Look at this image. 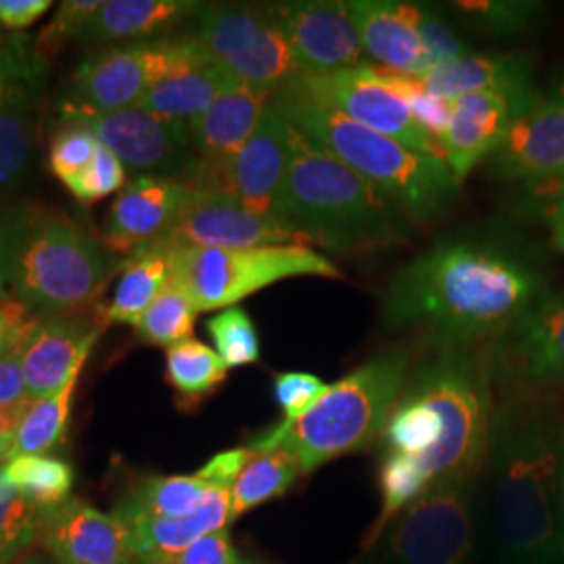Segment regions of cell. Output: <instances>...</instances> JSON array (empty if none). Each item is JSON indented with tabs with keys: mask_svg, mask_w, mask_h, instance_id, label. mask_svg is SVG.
<instances>
[{
	"mask_svg": "<svg viewBox=\"0 0 564 564\" xmlns=\"http://www.w3.org/2000/svg\"><path fill=\"white\" fill-rule=\"evenodd\" d=\"M197 314L191 300L170 281L162 295L142 314L134 330L142 343L170 349L172 345L191 339Z\"/></svg>",
	"mask_w": 564,
	"mask_h": 564,
	"instance_id": "d590c367",
	"label": "cell"
},
{
	"mask_svg": "<svg viewBox=\"0 0 564 564\" xmlns=\"http://www.w3.org/2000/svg\"><path fill=\"white\" fill-rule=\"evenodd\" d=\"M207 330L216 343V351L228 368L249 366L260 360V335L251 316L239 307H228L216 314Z\"/></svg>",
	"mask_w": 564,
	"mask_h": 564,
	"instance_id": "f35d334b",
	"label": "cell"
},
{
	"mask_svg": "<svg viewBox=\"0 0 564 564\" xmlns=\"http://www.w3.org/2000/svg\"><path fill=\"white\" fill-rule=\"evenodd\" d=\"M165 375L181 398L199 403L226 381L228 366L216 349L186 339L165 351Z\"/></svg>",
	"mask_w": 564,
	"mask_h": 564,
	"instance_id": "1f68e13d",
	"label": "cell"
},
{
	"mask_svg": "<svg viewBox=\"0 0 564 564\" xmlns=\"http://www.w3.org/2000/svg\"><path fill=\"white\" fill-rule=\"evenodd\" d=\"M282 88L335 109L421 155L445 162L442 142L414 120L400 88L379 65L362 63L333 74H303Z\"/></svg>",
	"mask_w": 564,
	"mask_h": 564,
	"instance_id": "7c38bea8",
	"label": "cell"
},
{
	"mask_svg": "<svg viewBox=\"0 0 564 564\" xmlns=\"http://www.w3.org/2000/svg\"><path fill=\"white\" fill-rule=\"evenodd\" d=\"M202 2L191 0H109L88 21L82 39L99 42L151 41L176 23L197 15Z\"/></svg>",
	"mask_w": 564,
	"mask_h": 564,
	"instance_id": "484cf974",
	"label": "cell"
},
{
	"mask_svg": "<svg viewBox=\"0 0 564 564\" xmlns=\"http://www.w3.org/2000/svg\"><path fill=\"white\" fill-rule=\"evenodd\" d=\"M416 80L424 88L447 101L468 93H494L512 102L517 116L542 101L531 88V76L523 61L514 57L464 55L460 59L435 65Z\"/></svg>",
	"mask_w": 564,
	"mask_h": 564,
	"instance_id": "603a6c76",
	"label": "cell"
},
{
	"mask_svg": "<svg viewBox=\"0 0 564 564\" xmlns=\"http://www.w3.org/2000/svg\"><path fill=\"white\" fill-rule=\"evenodd\" d=\"M489 366L456 347L424 362L384 423V454L403 456L429 485L456 475H481L494 421Z\"/></svg>",
	"mask_w": 564,
	"mask_h": 564,
	"instance_id": "3957f363",
	"label": "cell"
},
{
	"mask_svg": "<svg viewBox=\"0 0 564 564\" xmlns=\"http://www.w3.org/2000/svg\"><path fill=\"white\" fill-rule=\"evenodd\" d=\"M300 475L302 468L295 456L282 447L253 454L230 489V521L263 502L281 498L293 487Z\"/></svg>",
	"mask_w": 564,
	"mask_h": 564,
	"instance_id": "4dcf8cb0",
	"label": "cell"
},
{
	"mask_svg": "<svg viewBox=\"0 0 564 564\" xmlns=\"http://www.w3.org/2000/svg\"><path fill=\"white\" fill-rule=\"evenodd\" d=\"M102 324L82 321L78 316H39L21 345V368L25 395L39 402L55 395L80 375L95 343L101 337Z\"/></svg>",
	"mask_w": 564,
	"mask_h": 564,
	"instance_id": "d6986e66",
	"label": "cell"
},
{
	"mask_svg": "<svg viewBox=\"0 0 564 564\" xmlns=\"http://www.w3.org/2000/svg\"><path fill=\"white\" fill-rule=\"evenodd\" d=\"M235 82L220 65L212 63L153 84L137 107L163 120L191 123Z\"/></svg>",
	"mask_w": 564,
	"mask_h": 564,
	"instance_id": "83f0119b",
	"label": "cell"
},
{
	"mask_svg": "<svg viewBox=\"0 0 564 564\" xmlns=\"http://www.w3.org/2000/svg\"><path fill=\"white\" fill-rule=\"evenodd\" d=\"M237 564H256V563H251V561H242V558H239V561H237Z\"/></svg>",
	"mask_w": 564,
	"mask_h": 564,
	"instance_id": "94428289",
	"label": "cell"
},
{
	"mask_svg": "<svg viewBox=\"0 0 564 564\" xmlns=\"http://www.w3.org/2000/svg\"><path fill=\"white\" fill-rule=\"evenodd\" d=\"M30 403L32 402L28 400V402L18 403L13 408L0 410V464L9 463V458H11V452H13V444H15V437H18L23 414L30 408Z\"/></svg>",
	"mask_w": 564,
	"mask_h": 564,
	"instance_id": "db71d44e",
	"label": "cell"
},
{
	"mask_svg": "<svg viewBox=\"0 0 564 564\" xmlns=\"http://www.w3.org/2000/svg\"><path fill=\"white\" fill-rule=\"evenodd\" d=\"M458 7H464V11L470 15L481 18L487 28H494L500 32L523 28L529 15L535 13V4H524V2H466Z\"/></svg>",
	"mask_w": 564,
	"mask_h": 564,
	"instance_id": "681fc988",
	"label": "cell"
},
{
	"mask_svg": "<svg viewBox=\"0 0 564 564\" xmlns=\"http://www.w3.org/2000/svg\"><path fill=\"white\" fill-rule=\"evenodd\" d=\"M563 426L527 400L496 405L487 445L481 544L494 564H556L563 545L556 479Z\"/></svg>",
	"mask_w": 564,
	"mask_h": 564,
	"instance_id": "7a4b0ae2",
	"label": "cell"
},
{
	"mask_svg": "<svg viewBox=\"0 0 564 564\" xmlns=\"http://www.w3.org/2000/svg\"><path fill=\"white\" fill-rule=\"evenodd\" d=\"M330 384L310 372H282L274 379V395L284 412V423H295L321 402Z\"/></svg>",
	"mask_w": 564,
	"mask_h": 564,
	"instance_id": "ee69618b",
	"label": "cell"
},
{
	"mask_svg": "<svg viewBox=\"0 0 564 564\" xmlns=\"http://www.w3.org/2000/svg\"><path fill=\"white\" fill-rule=\"evenodd\" d=\"M419 32H421L424 48L433 61V67L464 57L466 48H464L463 41L452 32V28L433 9L423 7Z\"/></svg>",
	"mask_w": 564,
	"mask_h": 564,
	"instance_id": "f6af8a7d",
	"label": "cell"
},
{
	"mask_svg": "<svg viewBox=\"0 0 564 564\" xmlns=\"http://www.w3.org/2000/svg\"><path fill=\"white\" fill-rule=\"evenodd\" d=\"M289 162L291 121L284 118L272 97L256 132L237 155L226 162L202 160L184 182L195 191L228 195L245 207L282 223V193Z\"/></svg>",
	"mask_w": 564,
	"mask_h": 564,
	"instance_id": "4fadbf2b",
	"label": "cell"
},
{
	"mask_svg": "<svg viewBox=\"0 0 564 564\" xmlns=\"http://www.w3.org/2000/svg\"><path fill=\"white\" fill-rule=\"evenodd\" d=\"M121 276L111 302L101 310L102 324L137 326L142 314L172 281L167 253L141 251L121 263Z\"/></svg>",
	"mask_w": 564,
	"mask_h": 564,
	"instance_id": "f1b7e54d",
	"label": "cell"
},
{
	"mask_svg": "<svg viewBox=\"0 0 564 564\" xmlns=\"http://www.w3.org/2000/svg\"><path fill=\"white\" fill-rule=\"evenodd\" d=\"M20 564H59L53 556H48V554H32V556H28L25 561H21Z\"/></svg>",
	"mask_w": 564,
	"mask_h": 564,
	"instance_id": "680465c9",
	"label": "cell"
},
{
	"mask_svg": "<svg viewBox=\"0 0 564 564\" xmlns=\"http://www.w3.org/2000/svg\"><path fill=\"white\" fill-rule=\"evenodd\" d=\"M552 239L564 253V212L563 214H552Z\"/></svg>",
	"mask_w": 564,
	"mask_h": 564,
	"instance_id": "9f6ffc18",
	"label": "cell"
},
{
	"mask_svg": "<svg viewBox=\"0 0 564 564\" xmlns=\"http://www.w3.org/2000/svg\"><path fill=\"white\" fill-rule=\"evenodd\" d=\"M239 554L230 544L228 529L214 531L178 554L153 564H237Z\"/></svg>",
	"mask_w": 564,
	"mask_h": 564,
	"instance_id": "7dc6e473",
	"label": "cell"
},
{
	"mask_svg": "<svg viewBox=\"0 0 564 564\" xmlns=\"http://www.w3.org/2000/svg\"><path fill=\"white\" fill-rule=\"evenodd\" d=\"M7 479L39 512L72 498L74 468L53 456H20L2 466Z\"/></svg>",
	"mask_w": 564,
	"mask_h": 564,
	"instance_id": "e575fe53",
	"label": "cell"
},
{
	"mask_svg": "<svg viewBox=\"0 0 564 564\" xmlns=\"http://www.w3.org/2000/svg\"><path fill=\"white\" fill-rule=\"evenodd\" d=\"M535 276L473 242H447L400 270L384 300L389 328H424L445 349L505 330L531 310Z\"/></svg>",
	"mask_w": 564,
	"mask_h": 564,
	"instance_id": "6da1fadb",
	"label": "cell"
},
{
	"mask_svg": "<svg viewBox=\"0 0 564 564\" xmlns=\"http://www.w3.org/2000/svg\"><path fill=\"white\" fill-rule=\"evenodd\" d=\"M556 101L564 102V78L558 84V88H556Z\"/></svg>",
	"mask_w": 564,
	"mask_h": 564,
	"instance_id": "91938a15",
	"label": "cell"
},
{
	"mask_svg": "<svg viewBox=\"0 0 564 564\" xmlns=\"http://www.w3.org/2000/svg\"><path fill=\"white\" fill-rule=\"evenodd\" d=\"M167 253L172 282L197 312L228 310L270 284L300 279H341V270L302 245L258 249L184 247Z\"/></svg>",
	"mask_w": 564,
	"mask_h": 564,
	"instance_id": "9c48e42d",
	"label": "cell"
},
{
	"mask_svg": "<svg viewBox=\"0 0 564 564\" xmlns=\"http://www.w3.org/2000/svg\"><path fill=\"white\" fill-rule=\"evenodd\" d=\"M65 186L80 203L101 202L126 186V167L109 149L99 144L90 165Z\"/></svg>",
	"mask_w": 564,
	"mask_h": 564,
	"instance_id": "60d3db41",
	"label": "cell"
},
{
	"mask_svg": "<svg viewBox=\"0 0 564 564\" xmlns=\"http://www.w3.org/2000/svg\"><path fill=\"white\" fill-rule=\"evenodd\" d=\"M28 402L20 351L0 360V410Z\"/></svg>",
	"mask_w": 564,
	"mask_h": 564,
	"instance_id": "f5cc1de1",
	"label": "cell"
},
{
	"mask_svg": "<svg viewBox=\"0 0 564 564\" xmlns=\"http://www.w3.org/2000/svg\"><path fill=\"white\" fill-rule=\"evenodd\" d=\"M195 39L212 63L262 90H281L303 76L302 65L265 7H202Z\"/></svg>",
	"mask_w": 564,
	"mask_h": 564,
	"instance_id": "8fae6325",
	"label": "cell"
},
{
	"mask_svg": "<svg viewBox=\"0 0 564 564\" xmlns=\"http://www.w3.org/2000/svg\"><path fill=\"white\" fill-rule=\"evenodd\" d=\"M410 379V358L403 349H389L356 368L295 423L276 424L247 445L253 454L286 449L302 475L326 463L362 452L375 444L400 402Z\"/></svg>",
	"mask_w": 564,
	"mask_h": 564,
	"instance_id": "5b68a950",
	"label": "cell"
},
{
	"mask_svg": "<svg viewBox=\"0 0 564 564\" xmlns=\"http://www.w3.org/2000/svg\"><path fill=\"white\" fill-rule=\"evenodd\" d=\"M556 521H558V535L564 554V426L561 435V460H558V479H556Z\"/></svg>",
	"mask_w": 564,
	"mask_h": 564,
	"instance_id": "11a10c76",
	"label": "cell"
},
{
	"mask_svg": "<svg viewBox=\"0 0 564 564\" xmlns=\"http://www.w3.org/2000/svg\"><path fill=\"white\" fill-rule=\"evenodd\" d=\"M4 36H7V34H2V28H0V41H2V39H4Z\"/></svg>",
	"mask_w": 564,
	"mask_h": 564,
	"instance_id": "6125c7cd",
	"label": "cell"
},
{
	"mask_svg": "<svg viewBox=\"0 0 564 564\" xmlns=\"http://www.w3.org/2000/svg\"><path fill=\"white\" fill-rule=\"evenodd\" d=\"M34 540H39V510L0 468V564L13 563Z\"/></svg>",
	"mask_w": 564,
	"mask_h": 564,
	"instance_id": "74e56055",
	"label": "cell"
},
{
	"mask_svg": "<svg viewBox=\"0 0 564 564\" xmlns=\"http://www.w3.org/2000/svg\"><path fill=\"white\" fill-rule=\"evenodd\" d=\"M191 195L193 188L186 182L170 176H139L128 182L105 218V247L130 258L151 247L176 223Z\"/></svg>",
	"mask_w": 564,
	"mask_h": 564,
	"instance_id": "ac0fdd59",
	"label": "cell"
},
{
	"mask_svg": "<svg viewBox=\"0 0 564 564\" xmlns=\"http://www.w3.org/2000/svg\"><path fill=\"white\" fill-rule=\"evenodd\" d=\"M39 540L59 564H139L128 524L80 498L41 510Z\"/></svg>",
	"mask_w": 564,
	"mask_h": 564,
	"instance_id": "e0dca14e",
	"label": "cell"
},
{
	"mask_svg": "<svg viewBox=\"0 0 564 564\" xmlns=\"http://www.w3.org/2000/svg\"><path fill=\"white\" fill-rule=\"evenodd\" d=\"M59 113L63 121L86 126L123 167L141 176H162L160 172L176 167L191 142L188 123L163 120L139 107L95 111L67 99Z\"/></svg>",
	"mask_w": 564,
	"mask_h": 564,
	"instance_id": "9a60e30c",
	"label": "cell"
},
{
	"mask_svg": "<svg viewBox=\"0 0 564 564\" xmlns=\"http://www.w3.org/2000/svg\"><path fill=\"white\" fill-rule=\"evenodd\" d=\"M370 564H475L481 547L479 475L445 477L393 517Z\"/></svg>",
	"mask_w": 564,
	"mask_h": 564,
	"instance_id": "ba28073f",
	"label": "cell"
},
{
	"mask_svg": "<svg viewBox=\"0 0 564 564\" xmlns=\"http://www.w3.org/2000/svg\"><path fill=\"white\" fill-rule=\"evenodd\" d=\"M25 223L28 214L23 212H0V297L13 282Z\"/></svg>",
	"mask_w": 564,
	"mask_h": 564,
	"instance_id": "c3c4849f",
	"label": "cell"
},
{
	"mask_svg": "<svg viewBox=\"0 0 564 564\" xmlns=\"http://www.w3.org/2000/svg\"><path fill=\"white\" fill-rule=\"evenodd\" d=\"M506 181L564 182V102L542 101L517 116L494 153Z\"/></svg>",
	"mask_w": 564,
	"mask_h": 564,
	"instance_id": "ffe728a7",
	"label": "cell"
},
{
	"mask_svg": "<svg viewBox=\"0 0 564 564\" xmlns=\"http://www.w3.org/2000/svg\"><path fill=\"white\" fill-rule=\"evenodd\" d=\"M284 245L310 247L312 242L289 224L258 214L228 195L193 188L191 199L172 228L142 251H172L184 247L258 249Z\"/></svg>",
	"mask_w": 564,
	"mask_h": 564,
	"instance_id": "5bb4252c",
	"label": "cell"
},
{
	"mask_svg": "<svg viewBox=\"0 0 564 564\" xmlns=\"http://www.w3.org/2000/svg\"><path fill=\"white\" fill-rule=\"evenodd\" d=\"M36 318L15 295L0 297V360L20 351Z\"/></svg>",
	"mask_w": 564,
	"mask_h": 564,
	"instance_id": "bcb514c9",
	"label": "cell"
},
{
	"mask_svg": "<svg viewBox=\"0 0 564 564\" xmlns=\"http://www.w3.org/2000/svg\"><path fill=\"white\" fill-rule=\"evenodd\" d=\"M282 223L330 251H370L402 242L405 214L291 123Z\"/></svg>",
	"mask_w": 564,
	"mask_h": 564,
	"instance_id": "277c9868",
	"label": "cell"
},
{
	"mask_svg": "<svg viewBox=\"0 0 564 564\" xmlns=\"http://www.w3.org/2000/svg\"><path fill=\"white\" fill-rule=\"evenodd\" d=\"M274 93L241 82L230 84L207 111L188 123L191 142L207 162H226L251 139Z\"/></svg>",
	"mask_w": 564,
	"mask_h": 564,
	"instance_id": "cb8c5ba5",
	"label": "cell"
},
{
	"mask_svg": "<svg viewBox=\"0 0 564 564\" xmlns=\"http://www.w3.org/2000/svg\"><path fill=\"white\" fill-rule=\"evenodd\" d=\"M253 458V452L249 447H239V449H230L214 456L209 463L203 466L197 473L203 481L212 485H228L237 481V477L241 475L242 468Z\"/></svg>",
	"mask_w": 564,
	"mask_h": 564,
	"instance_id": "f907efd6",
	"label": "cell"
},
{
	"mask_svg": "<svg viewBox=\"0 0 564 564\" xmlns=\"http://www.w3.org/2000/svg\"><path fill=\"white\" fill-rule=\"evenodd\" d=\"M517 111L512 102L494 93H468L452 101V116L442 139L444 160L456 184L477 163L494 155L505 141Z\"/></svg>",
	"mask_w": 564,
	"mask_h": 564,
	"instance_id": "7402d4cb",
	"label": "cell"
},
{
	"mask_svg": "<svg viewBox=\"0 0 564 564\" xmlns=\"http://www.w3.org/2000/svg\"><path fill=\"white\" fill-rule=\"evenodd\" d=\"M101 0H67L61 2L59 11L55 18L44 28L39 36V51L42 57L48 59L51 55H57L61 48L69 41L82 39L88 21L95 18V13L101 9Z\"/></svg>",
	"mask_w": 564,
	"mask_h": 564,
	"instance_id": "b9f144b4",
	"label": "cell"
},
{
	"mask_svg": "<svg viewBox=\"0 0 564 564\" xmlns=\"http://www.w3.org/2000/svg\"><path fill=\"white\" fill-rule=\"evenodd\" d=\"M230 489L232 487L228 485H212L203 505L186 517L128 523L137 563H160L205 535L226 529V524L230 523Z\"/></svg>",
	"mask_w": 564,
	"mask_h": 564,
	"instance_id": "d4e9b609",
	"label": "cell"
},
{
	"mask_svg": "<svg viewBox=\"0 0 564 564\" xmlns=\"http://www.w3.org/2000/svg\"><path fill=\"white\" fill-rule=\"evenodd\" d=\"M303 74H333L362 65L360 28L349 2L300 0L265 4Z\"/></svg>",
	"mask_w": 564,
	"mask_h": 564,
	"instance_id": "2e32d148",
	"label": "cell"
},
{
	"mask_svg": "<svg viewBox=\"0 0 564 564\" xmlns=\"http://www.w3.org/2000/svg\"><path fill=\"white\" fill-rule=\"evenodd\" d=\"M34 105L18 102L0 109V193L23 178L34 151Z\"/></svg>",
	"mask_w": 564,
	"mask_h": 564,
	"instance_id": "8d00e7d4",
	"label": "cell"
},
{
	"mask_svg": "<svg viewBox=\"0 0 564 564\" xmlns=\"http://www.w3.org/2000/svg\"><path fill=\"white\" fill-rule=\"evenodd\" d=\"M205 65L212 59L195 34L111 44L82 61L69 101L95 111L130 109L153 84Z\"/></svg>",
	"mask_w": 564,
	"mask_h": 564,
	"instance_id": "30bf717a",
	"label": "cell"
},
{
	"mask_svg": "<svg viewBox=\"0 0 564 564\" xmlns=\"http://www.w3.org/2000/svg\"><path fill=\"white\" fill-rule=\"evenodd\" d=\"M80 375H76L55 395L30 403L23 414L9 460L20 456H42L65 442L72 400Z\"/></svg>",
	"mask_w": 564,
	"mask_h": 564,
	"instance_id": "d6a6232c",
	"label": "cell"
},
{
	"mask_svg": "<svg viewBox=\"0 0 564 564\" xmlns=\"http://www.w3.org/2000/svg\"><path fill=\"white\" fill-rule=\"evenodd\" d=\"M514 326V356L524 379L564 383V295L533 303Z\"/></svg>",
	"mask_w": 564,
	"mask_h": 564,
	"instance_id": "4316f807",
	"label": "cell"
},
{
	"mask_svg": "<svg viewBox=\"0 0 564 564\" xmlns=\"http://www.w3.org/2000/svg\"><path fill=\"white\" fill-rule=\"evenodd\" d=\"M387 74L400 88L403 99L410 105L414 120L419 121L435 141L442 142L447 123H449V116H452V101L431 95L416 78H408V76L393 74V72H387Z\"/></svg>",
	"mask_w": 564,
	"mask_h": 564,
	"instance_id": "7bdbcfd3",
	"label": "cell"
},
{
	"mask_svg": "<svg viewBox=\"0 0 564 564\" xmlns=\"http://www.w3.org/2000/svg\"><path fill=\"white\" fill-rule=\"evenodd\" d=\"M349 4L362 34L364 51L379 67L408 78H421L433 69L419 32L421 4L391 0H354Z\"/></svg>",
	"mask_w": 564,
	"mask_h": 564,
	"instance_id": "44dd1931",
	"label": "cell"
},
{
	"mask_svg": "<svg viewBox=\"0 0 564 564\" xmlns=\"http://www.w3.org/2000/svg\"><path fill=\"white\" fill-rule=\"evenodd\" d=\"M564 212V182L556 186L554 202H552V214H563Z\"/></svg>",
	"mask_w": 564,
	"mask_h": 564,
	"instance_id": "6f0895ef",
	"label": "cell"
},
{
	"mask_svg": "<svg viewBox=\"0 0 564 564\" xmlns=\"http://www.w3.org/2000/svg\"><path fill=\"white\" fill-rule=\"evenodd\" d=\"M48 9V0H0V28L20 32L34 25Z\"/></svg>",
	"mask_w": 564,
	"mask_h": 564,
	"instance_id": "816d5d0a",
	"label": "cell"
},
{
	"mask_svg": "<svg viewBox=\"0 0 564 564\" xmlns=\"http://www.w3.org/2000/svg\"><path fill=\"white\" fill-rule=\"evenodd\" d=\"M212 484L199 475L147 477L121 502L116 514L123 523L147 519H178L195 512L203 505Z\"/></svg>",
	"mask_w": 564,
	"mask_h": 564,
	"instance_id": "f546056e",
	"label": "cell"
},
{
	"mask_svg": "<svg viewBox=\"0 0 564 564\" xmlns=\"http://www.w3.org/2000/svg\"><path fill=\"white\" fill-rule=\"evenodd\" d=\"M274 102L307 139L370 182L408 218L429 220L454 199L458 184L442 160L421 155L289 88L276 90Z\"/></svg>",
	"mask_w": 564,
	"mask_h": 564,
	"instance_id": "8992f818",
	"label": "cell"
},
{
	"mask_svg": "<svg viewBox=\"0 0 564 564\" xmlns=\"http://www.w3.org/2000/svg\"><path fill=\"white\" fill-rule=\"evenodd\" d=\"M99 144V139L86 126L63 121L48 151V167L53 176L63 184L74 181L95 160Z\"/></svg>",
	"mask_w": 564,
	"mask_h": 564,
	"instance_id": "ab89813d",
	"label": "cell"
},
{
	"mask_svg": "<svg viewBox=\"0 0 564 564\" xmlns=\"http://www.w3.org/2000/svg\"><path fill=\"white\" fill-rule=\"evenodd\" d=\"M107 247L57 212L28 214L13 295L39 316H69L97 302L113 274Z\"/></svg>",
	"mask_w": 564,
	"mask_h": 564,
	"instance_id": "52a82bcc",
	"label": "cell"
},
{
	"mask_svg": "<svg viewBox=\"0 0 564 564\" xmlns=\"http://www.w3.org/2000/svg\"><path fill=\"white\" fill-rule=\"evenodd\" d=\"M46 59L25 34L0 41V109L18 102H36L46 80Z\"/></svg>",
	"mask_w": 564,
	"mask_h": 564,
	"instance_id": "836d02e7",
	"label": "cell"
}]
</instances>
